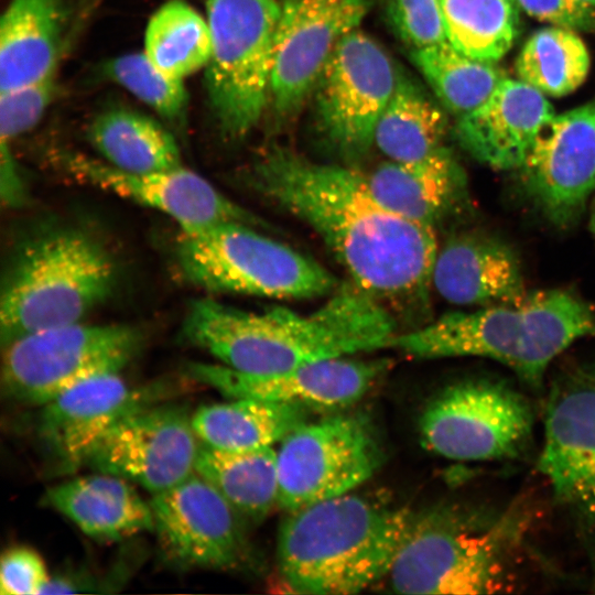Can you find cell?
<instances>
[{"label":"cell","mask_w":595,"mask_h":595,"mask_svg":"<svg viewBox=\"0 0 595 595\" xmlns=\"http://www.w3.org/2000/svg\"><path fill=\"white\" fill-rule=\"evenodd\" d=\"M253 187L312 228L348 272L376 299L424 295L439 252L435 228L383 205L365 175L272 148L255 165Z\"/></svg>","instance_id":"1"},{"label":"cell","mask_w":595,"mask_h":595,"mask_svg":"<svg viewBox=\"0 0 595 595\" xmlns=\"http://www.w3.org/2000/svg\"><path fill=\"white\" fill-rule=\"evenodd\" d=\"M182 332L221 365L250 375L389 348L398 334L379 300L355 284L337 288L309 314L286 307L249 312L213 299L196 300Z\"/></svg>","instance_id":"2"},{"label":"cell","mask_w":595,"mask_h":595,"mask_svg":"<svg viewBox=\"0 0 595 595\" xmlns=\"http://www.w3.org/2000/svg\"><path fill=\"white\" fill-rule=\"evenodd\" d=\"M278 567L295 593L347 595L387 577L414 513L348 493L288 512Z\"/></svg>","instance_id":"3"},{"label":"cell","mask_w":595,"mask_h":595,"mask_svg":"<svg viewBox=\"0 0 595 595\" xmlns=\"http://www.w3.org/2000/svg\"><path fill=\"white\" fill-rule=\"evenodd\" d=\"M595 337V307L565 290L527 294L474 312H454L409 333L389 348L411 357H484L540 389L551 363L570 345Z\"/></svg>","instance_id":"4"},{"label":"cell","mask_w":595,"mask_h":595,"mask_svg":"<svg viewBox=\"0 0 595 595\" xmlns=\"http://www.w3.org/2000/svg\"><path fill=\"white\" fill-rule=\"evenodd\" d=\"M520 516L437 508L413 516L387 578L401 594H493L515 583Z\"/></svg>","instance_id":"5"},{"label":"cell","mask_w":595,"mask_h":595,"mask_svg":"<svg viewBox=\"0 0 595 595\" xmlns=\"http://www.w3.org/2000/svg\"><path fill=\"white\" fill-rule=\"evenodd\" d=\"M116 282L112 256L88 231L60 226L30 237L15 251L2 278L1 345L82 322L112 294Z\"/></svg>","instance_id":"6"},{"label":"cell","mask_w":595,"mask_h":595,"mask_svg":"<svg viewBox=\"0 0 595 595\" xmlns=\"http://www.w3.org/2000/svg\"><path fill=\"white\" fill-rule=\"evenodd\" d=\"M176 259L184 277L209 292L311 299L337 289L322 264L238 221L181 229Z\"/></svg>","instance_id":"7"},{"label":"cell","mask_w":595,"mask_h":595,"mask_svg":"<svg viewBox=\"0 0 595 595\" xmlns=\"http://www.w3.org/2000/svg\"><path fill=\"white\" fill-rule=\"evenodd\" d=\"M212 34L205 86L221 131L246 137L270 101L277 0H207Z\"/></svg>","instance_id":"8"},{"label":"cell","mask_w":595,"mask_h":595,"mask_svg":"<svg viewBox=\"0 0 595 595\" xmlns=\"http://www.w3.org/2000/svg\"><path fill=\"white\" fill-rule=\"evenodd\" d=\"M141 340L128 325L83 322L23 335L2 346L3 394L19 404L42 407L90 378L121 372Z\"/></svg>","instance_id":"9"},{"label":"cell","mask_w":595,"mask_h":595,"mask_svg":"<svg viewBox=\"0 0 595 595\" xmlns=\"http://www.w3.org/2000/svg\"><path fill=\"white\" fill-rule=\"evenodd\" d=\"M538 468L573 523L595 586V363L570 365L553 379Z\"/></svg>","instance_id":"10"},{"label":"cell","mask_w":595,"mask_h":595,"mask_svg":"<svg viewBox=\"0 0 595 595\" xmlns=\"http://www.w3.org/2000/svg\"><path fill=\"white\" fill-rule=\"evenodd\" d=\"M422 444L456 461L511 459L530 445L533 413L528 400L491 379L447 386L425 405L419 421Z\"/></svg>","instance_id":"11"},{"label":"cell","mask_w":595,"mask_h":595,"mask_svg":"<svg viewBox=\"0 0 595 595\" xmlns=\"http://www.w3.org/2000/svg\"><path fill=\"white\" fill-rule=\"evenodd\" d=\"M383 459L379 439L361 414L334 413L305 421L277 450L278 507L290 512L351 493Z\"/></svg>","instance_id":"12"},{"label":"cell","mask_w":595,"mask_h":595,"mask_svg":"<svg viewBox=\"0 0 595 595\" xmlns=\"http://www.w3.org/2000/svg\"><path fill=\"white\" fill-rule=\"evenodd\" d=\"M398 77L386 51L359 29L338 44L314 90L320 130L343 159H360L374 145Z\"/></svg>","instance_id":"13"},{"label":"cell","mask_w":595,"mask_h":595,"mask_svg":"<svg viewBox=\"0 0 595 595\" xmlns=\"http://www.w3.org/2000/svg\"><path fill=\"white\" fill-rule=\"evenodd\" d=\"M164 558L182 569L236 570L250 556L242 518L196 472L150 500Z\"/></svg>","instance_id":"14"},{"label":"cell","mask_w":595,"mask_h":595,"mask_svg":"<svg viewBox=\"0 0 595 595\" xmlns=\"http://www.w3.org/2000/svg\"><path fill=\"white\" fill-rule=\"evenodd\" d=\"M199 447L192 415L184 407L154 403L112 426L86 465L155 495L195 473Z\"/></svg>","instance_id":"15"},{"label":"cell","mask_w":595,"mask_h":595,"mask_svg":"<svg viewBox=\"0 0 595 595\" xmlns=\"http://www.w3.org/2000/svg\"><path fill=\"white\" fill-rule=\"evenodd\" d=\"M375 0H284L277 26L270 86L274 113L294 116L342 40L359 29Z\"/></svg>","instance_id":"16"},{"label":"cell","mask_w":595,"mask_h":595,"mask_svg":"<svg viewBox=\"0 0 595 595\" xmlns=\"http://www.w3.org/2000/svg\"><path fill=\"white\" fill-rule=\"evenodd\" d=\"M519 170L529 195L551 221H573L595 190V104L549 118Z\"/></svg>","instance_id":"17"},{"label":"cell","mask_w":595,"mask_h":595,"mask_svg":"<svg viewBox=\"0 0 595 595\" xmlns=\"http://www.w3.org/2000/svg\"><path fill=\"white\" fill-rule=\"evenodd\" d=\"M162 389L132 387L120 372L90 378L42 405L37 436L55 472L69 474L120 420L156 403Z\"/></svg>","instance_id":"18"},{"label":"cell","mask_w":595,"mask_h":595,"mask_svg":"<svg viewBox=\"0 0 595 595\" xmlns=\"http://www.w3.org/2000/svg\"><path fill=\"white\" fill-rule=\"evenodd\" d=\"M388 359L334 358L270 375H250L225 365L194 363L190 375L228 398L338 410L361 399L386 372Z\"/></svg>","instance_id":"19"},{"label":"cell","mask_w":595,"mask_h":595,"mask_svg":"<svg viewBox=\"0 0 595 595\" xmlns=\"http://www.w3.org/2000/svg\"><path fill=\"white\" fill-rule=\"evenodd\" d=\"M61 162L78 181L161 212L174 219L181 229L224 221L263 227L260 218L183 165L138 174L120 171L105 161L79 153H63Z\"/></svg>","instance_id":"20"},{"label":"cell","mask_w":595,"mask_h":595,"mask_svg":"<svg viewBox=\"0 0 595 595\" xmlns=\"http://www.w3.org/2000/svg\"><path fill=\"white\" fill-rule=\"evenodd\" d=\"M554 110L545 95L520 79L505 77L476 109L457 118L461 145L496 169H519L541 126Z\"/></svg>","instance_id":"21"},{"label":"cell","mask_w":595,"mask_h":595,"mask_svg":"<svg viewBox=\"0 0 595 595\" xmlns=\"http://www.w3.org/2000/svg\"><path fill=\"white\" fill-rule=\"evenodd\" d=\"M432 284L446 301L489 306L527 295L516 253L504 242L483 235L452 238L439 250Z\"/></svg>","instance_id":"22"},{"label":"cell","mask_w":595,"mask_h":595,"mask_svg":"<svg viewBox=\"0 0 595 595\" xmlns=\"http://www.w3.org/2000/svg\"><path fill=\"white\" fill-rule=\"evenodd\" d=\"M43 501L98 540H120L154 529L150 501L128 480L111 474L99 472L60 483L45 493Z\"/></svg>","instance_id":"23"},{"label":"cell","mask_w":595,"mask_h":595,"mask_svg":"<svg viewBox=\"0 0 595 595\" xmlns=\"http://www.w3.org/2000/svg\"><path fill=\"white\" fill-rule=\"evenodd\" d=\"M365 177L383 205L432 228L452 210L465 190L464 173L444 147L416 161L387 160Z\"/></svg>","instance_id":"24"},{"label":"cell","mask_w":595,"mask_h":595,"mask_svg":"<svg viewBox=\"0 0 595 595\" xmlns=\"http://www.w3.org/2000/svg\"><path fill=\"white\" fill-rule=\"evenodd\" d=\"M66 22L65 0H9L0 20V91L56 71Z\"/></svg>","instance_id":"25"},{"label":"cell","mask_w":595,"mask_h":595,"mask_svg":"<svg viewBox=\"0 0 595 595\" xmlns=\"http://www.w3.org/2000/svg\"><path fill=\"white\" fill-rule=\"evenodd\" d=\"M303 407L234 398L199 407L192 423L201 443L225 451L270 447L306 420Z\"/></svg>","instance_id":"26"},{"label":"cell","mask_w":595,"mask_h":595,"mask_svg":"<svg viewBox=\"0 0 595 595\" xmlns=\"http://www.w3.org/2000/svg\"><path fill=\"white\" fill-rule=\"evenodd\" d=\"M88 140L109 165L128 173H151L182 166L173 136L158 121L126 108L98 113Z\"/></svg>","instance_id":"27"},{"label":"cell","mask_w":595,"mask_h":595,"mask_svg":"<svg viewBox=\"0 0 595 595\" xmlns=\"http://www.w3.org/2000/svg\"><path fill=\"white\" fill-rule=\"evenodd\" d=\"M195 472L209 482L242 519L260 521L278 506V464L273 446L225 451L201 443Z\"/></svg>","instance_id":"28"},{"label":"cell","mask_w":595,"mask_h":595,"mask_svg":"<svg viewBox=\"0 0 595 595\" xmlns=\"http://www.w3.org/2000/svg\"><path fill=\"white\" fill-rule=\"evenodd\" d=\"M445 112L412 80L399 74L375 130L374 144L388 160L423 159L443 147Z\"/></svg>","instance_id":"29"},{"label":"cell","mask_w":595,"mask_h":595,"mask_svg":"<svg viewBox=\"0 0 595 595\" xmlns=\"http://www.w3.org/2000/svg\"><path fill=\"white\" fill-rule=\"evenodd\" d=\"M210 52L207 18L183 0L163 3L147 24L143 53L173 78L184 80L205 67Z\"/></svg>","instance_id":"30"},{"label":"cell","mask_w":595,"mask_h":595,"mask_svg":"<svg viewBox=\"0 0 595 595\" xmlns=\"http://www.w3.org/2000/svg\"><path fill=\"white\" fill-rule=\"evenodd\" d=\"M411 57L439 100L457 118L479 107L507 77L494 62L469 57L448 42L412 50Z\"/></svg>","instance_id":"31"},{"label":"cell","mask_w":595,"mask_h":595,"mask_svg":"<svg viewBox=\"0 0 595 595\" xmlns=\"http://www.w3.org/2000/svg\"><path fill=\"white\" fill-rule=\"evenodd\" d=\"M447 41L463 54L496 63L519 33L516 0H440Z\"/></svg>","instance_id":"32"},{"label":"cell","mask_w":595,"mask_h":595,"mask_svg":"<svg viewBox=\"0 0 595 595\" xmlns=\"http://www.w3.org/2000/svg\"><path fill=\"white\" fill-rule=\"evenodd\" d=\"M588 69L589 54L582 39L574 30L555 25L533 33L516 61L518 79L553 97L575 90Z\"/></svg>","instance_id":"33"},{"label":"cell","mask_w":595,"mask_h":595,"mask_svg":"<svg viewBox=\"0 0 595 595\" xmlns=\"http://www.w3.org/2000/svg\"><path fill=\"white\" fill-rule=\"evenodd\" d=\"M105 73L161 117L173 122L183 118L187 106L184 80L163 73L143 52L110 60Z\"/></svg>","instance_id":"34"},{"label":"cell","mask_w":595,"mask_h":595,"mask_svg":"<svg viewBox=\"0 0 595 595\" xmlns=\"http://www.w3.org/2000/svg\"><path fill=\"white\" fill-rule=\"evenodd\" d=\"M56 71L43 78L0 91V141L11 143L33 129L53 99Z\"/></svg>","instance_id":"35"},{"label":"cell","mask_w":595,"mask_h":595,"mask_svg":"<svg viewBox=\"0 0 595 595\" xmlns=\"http://www.w3.org/2000/svg\"><path fill=\"white\" fill-rule=\"evenodd\" d=\"M397 35L412 50L448 42L440 0H387Z\"/></svg>","instance_id":"36"},{"label":"cell","mask_w":595,"mask_h":595,"mask_svg":"<svg viewBox=\"0 0 595 595\" xmlns=\"http://www.w3.org/2000/svg\"><path fill=\"white\" fill-rule=\"evenodd\" d=\"M51 577L41 555L25 545L8 549L1 556L2 595L42 594Z\"/></svg>","instance_id":"37"},{"label":"cell","mask_w":595,"mask_h":595,"mask_svg":"<svg viewBox=\"0 0 595 595\" xmlns=\"http://www.w3.org/2000/svg\"><path fill=\"white\" fill-rule=\"evenodd\" d=\"M529 15L555 26L571 30L591 29L595 24L593 8L577 0H516Z\"/></svg>","instance_id":"38"},{"label":"cell","mask_w":595,"mask_h":595,"mask_svg":"<svg viewBox=\"0 0 595 595\" xmlns=\"http://www.w3.org/2000/svg\"><path fill=\"white\" fill-rule=\"evenodd\" d=\"M10 144L0 141V195L3 205L14 208L24 203L25 187Z\"/></svg>","instance_id":"39"},{"label":"cell","mask_w":595,"mask_h":595,"mask_svg":"<svg viewBox=\"0 0 595 595\" xmlns=\"http://www.w3.org/2000/svg\"><path fill=\"white\" fill-rule=\"evenodd\" d=\"M577 1L581 2L582 4L586 6V7H589V8L595 7V0H577Z\"/></svg>","instance_id":"40"},{"label":"cell","mask_w":595,"mask_h":595,"mask_svg":"<svg viewBox=\"0 0 595 595\" xmlns=\"http://www.w3.org/2000/svg\"><path fill=\"white\" fill-rule=\"evenodd\" d=\"M591 227H592L593 232L595 234V208L592 215Z\"/></svg>","instance_id":"41"}]
</instances>
